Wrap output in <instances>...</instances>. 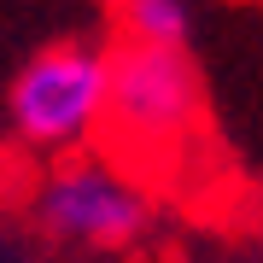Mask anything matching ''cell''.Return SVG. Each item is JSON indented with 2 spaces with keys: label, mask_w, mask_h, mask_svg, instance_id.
Wrapping results in <instances>:
<instances>
[{
  "label": "cell",
  "mask_w": 263,
  "mask_h": 263,
  "mask_svg": "<svg viewBox=\"0 0 263 263\" xmlns=\"http://www.w3.org/2000/svg\"><path fill=\"white\" fill-rule=\"evenodd\" d=\"M152 216H158L152 176L105 146L53 158L29 187V234L70 257L135 252L152 234Z\"/></svg>",
  "instance_id": "1"
},
{
  "label": "cell",
  "mask_w": 263,
  "mask_h": 263,
  "mask_svg": "<svg viewBox=\"0 0 263 263\" xmlns=\"http://www.w3.org/2000/svg\"><path fill=\"white\" fill-rule=\"evenodd\" d=\"M205 88L187 47H117L111 41V100H105V152L135 170H164L187 158Z\"/></svg>",
  "instance_id": "2"
},
{
  "label": "cell",
  "mask_w": 263,
  "mask_h": 263,
  "mask_svg": "<svg viewBox=\"0 0 263 263\" xmlns=\"http://www.w3.org/2000/svg\"><path fill=\"white\" fill-rule=\"evenodd\" d=\"M105 100H111V47L105 41H53L12 76L6 129L35 158L105 146Z\"/></svg>",
  "instance_id": "3"
},
{
  "label": "cell",
  "mask_w": 263,
  "mask_h": 263,
  "mask_svg": "<svg viewBox=\"0 0 263 263\" xmlns=\"http://www.w3.org/2000/svg\"><path fill=\"white\" fill-rule=\"evenodd\" d=\"M111 41L117 47H187L193 0H111Z\"/></svg>",
  "instance_id": "4"
}]
</instances>
